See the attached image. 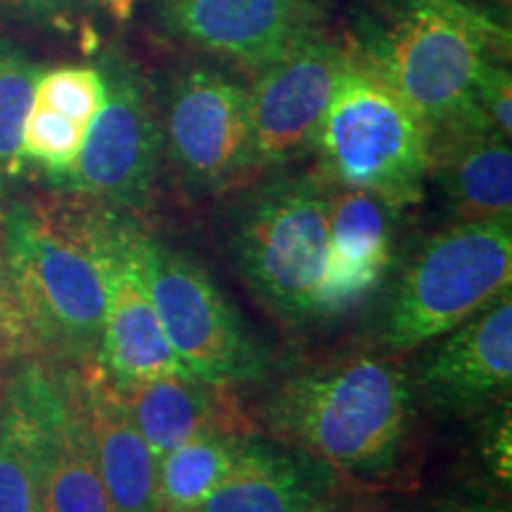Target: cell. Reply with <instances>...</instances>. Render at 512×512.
Masks as SVG:
<instances>
[{"instance_id":"9","label":"cell","mask_w":512,"mask_h":512,"mask_svg":"<svg viewBox=\"0 0 512 512\" xmlns=\"http://www.w3.org/2000/svg\"><path fill=\"white\" fill-rule=\"evenodd\" d=\"M162 147L185 183L221 192L256 174L249 88L214 67L176 76L164 102Z\"/></svg>"},{"instance_id":"15","label":"cell","mask_w":512,"mask_h":512,"mask_svg":"<svg viewBox=\"0 0 512 512\" xmlns=\"http://www.w3.org/2000/svg\"><path fill=\"white\" fill-rule=\"evenodd\" d=\"M60 366L29 356L10 363L0 389V512H31L43 489Z\"/></svg>"},{"instance_id":"22","label":"cell","mask_w":512,"mask_h":512,"mask_svg":"<svg viewBox=\"0 0 512 512\" xmlns=\"http://www.w3.org/2000/svg\"><path fill=\"white\" fill-rule=\"evenodd\" d=\"M36 62L10 41H0V195L22 174V133L34 105Z\"/></svg>"},{"instance_id":"7","label":"cell","mask_w":512,"mask_h":512,"mask_svg":"<svg viewBox=\"0 0 512 512\" xmlns=\"http://www.w3.org/2000/svg\"><path fill=\"white\" fill-rule=\"evenodd\" d=\"M143 261L159 323L190 375L235 387L268 373L266 351L200 264L147 233Z\"/></svg>"},{"instance_id":"21","label":"cell","mask_w":512,"mask_h":512,"mask_svg":"<svg viewBox=\"0 0 512 512\" xmlns=\"http://www.w3.org/2000/svg\"><path fill=\"white\" fill-rule=\"evenodd\" d=\"M252 432H209L157 458L159 512H195L238 460Z\"/></svg>"},{"instance_id":"1","label":"cell","mask_w":512,"mask_h":512,"mask_svg":"<svg viewBox=\"0 0 512 512\" xmlns=\"http://www.w3.org/2000/svg\"><path fill=\"white\" fill-rule=\"evenodd\" d=\"M0 252L36 358L91 366L107 309L95 202L22 200L3 211Z\"/></svg>"},{"instance_id":"2","label":"cell","mask_w":512,"mask_h":512,"mask_svg":"<svg viewBox=\"0 0 512 512\" xmlns=\"http://www.w3.org/2000/svg\"><path fill=\"white\" fill-rule=\"evenodd\" d=\"M411 373L377 354H349L285 377L264 406L278 444L337 475L377 479L401 463L415 418Z\"/></svg>"},{"instance_id":"26","label":"cell","mask_w":512,"mask_h":512,"mask_svg":"<svg viewBox=\"0 0 512 512\" xmlns=\"http://www.w3.org/2000/svg\"><path fill=\"white\" fill-rule=\"evenodd\" d=\"M0 356L10 363L36 356L29 332L24 328V320L17 311L15 297H12L3 252H0Z\"/></svg>"},{"instance_id":"6","label":"cell","mask_w":512,"mask_h":512,"mask_svg":"<svg viewBox=\"0 0 512 512\" xmlns=\"http://www.w3.org/2000/svg\"><path fill=\"white\" fill-rule=\"evenodd\" d=\"M242 280L290 325L320 320L328 256V183L278 178L238 209L228 235Z\"/></svg>"},{"instance_id":"11","label":"cell","mask_w":512,"mask_h":512,"mask_svg":"<svg viewBox=\"0 0 512 512\" xmlns=\"http://www.w3.org/2000/svg\"><path fill=\"white\" fill-rule=\"evenodd\" d=\"M347 60L349 46L318 27L254 74L249 88L254 171L283 169L313 150Z\"/></svg>"},{"instance_id":"3","label":"cell","mask_w":512,"mask_h":512,"mask_svg":"<svg viewBox=\"0 0 512 512\" xmlns=\"http://www.w3.org/2000/svg\"><path fill=\"white\" fill-rule=\"evenodd\" d=\"M349 43L430 128L456 126L484 69L510 60V31L463 0H358Z\"/></svg>"},{"instance_id":"14","label":"cell","mask_w":512,"mask_h":512,"mask_svg":"<svg viewBox=\"0 0 512 512\" xmlns=\"http://www.w3.org/2000/svg\"><path fill=\"white\" fill-rule=\"evenodd\" d=\"M399 211L373 192L328 185V256L320 320L344 316L387 283Z\"/></svg>"},{"instance_id":"18","label":"cell","mask_w":512,"mask_h":512,"mask_svg":"<svg viewBox=\"0 0 512 512\" xmlns=\"http://www.w3.org/2000/svg\"><path fill=\"white\" fill-rule=\"evenodd\" d=\"M83 401L95 463L114 512H159L157 458L128 413L119 389L91 363L81 366Z\"/></svg>"},{"instance_id":"8","label":"cell","mask_w":512,"mask_h":512,"mask_svg":"<svg viewBox=\"0 0 512 512\" xmlns=\"http://www.w3.org/2000/svg\"><path fill=\"white\" fill-rule=\"evenodd\" d=\"M105 102L86 131L76 166L57 190L119 211H138L150 200L159 155L162 119L150 83L121 53L100 67Z\"/></svg>"},{"instance_id":"30","label":"cell","mask_w":512,"mask_h":512,"mask_svg":"<svg viewBox=\"0 0 512 512\" xmlns=\"http://www.w3.org/2000/svg\"><path fill=\"white\" fill-rule=\"evenodd\" d=\"M31 512H48L46 503H43V489H41V496H38V501L34 503V508H31Z\"/></svg>"},{"instance_id":"32","label":"cell","mask_w":512,"mask_h":512,"mask_svg":"<svg viewBox=\"0 0 512 512\" xmlns=\"http://www.w3.org/2000/svg\"><path fill=\"white\" fill-rule=\"evenodd\" d=\"M505 3H508V0H505Z\"/></svg>"},{"instance_id":"19","label":"cell","mask_w":512,"mask_h":512,"mask_svg":"<svg viewBox=\"0 0 512 512\" xmlns=\"http://www.w3.org/2000/svg\"><path fill=\"white\" fill-rule=\"evenodd\" d=\"M430 178L453 223L512 221L510 140L472 131L434 133Z\"/></svg>"},{"instance_id":"29","label":"cell","mask_w":512,"mask_h":512,"mask_svg":"<svg viewBox=\"0 0 512 512\" xmlns=\"http://www.w3.org/2000/svg\"><path fill=\"white\" fill-rule=\"evenodd\" d=\"M425 512H510V503L479 491H458L432 501Z\"/></svg>"},{"instance_id":"5","label":"cell","mask_w":512,"mask_h":512,"mask_svg":"<svg viewBox=\"0 0 512 512\" xmlns=\"http://www.w3.org/2000/svg\"><path fill=\"white\" fill-rule=\"evenodd\" d=\"M510 285L512 221L451 223L401 264L377 337L392 351L418 349L477 316Z\"/></svg>"},{"instance_id":"20","label":"cell","mask_w":512,"mask_h":512,"mask_svg":"<svg viewBox=\"0 0 512 512\" xmlns=\"http://www.w3.org/2000/svg\"><path fill=\"white\" fill-rule=\"evenodd\" d=\"M43 503L48 512H114L95 463L81 368L76 366H60V396L43 470Z\"/></svg>"},{"instance_id":"13","label":"cell","mask_w":512,"mask_h":512,"mask_svg":"<svg viewBox=\"0 0 512 512\" xmlns=\"http://www.w3.org/2000/svg\"><path fill=\"white\" fill-rule=\"evenodd\" d=\"M164 31L256 74L318 29L316 0H152Z\"/></svg>"},{"instance_id":"24","label":"cell","mask_w":512,"mask_h":512,"mask_svg":"<svg viewBox=\"0 0 512 512\" xmlns=\"http://www.w3.org/2000/svg\"><path fill=\"white\" fill-rule=\"evenodd\" d=\"M105 93V76L98 67H57L38 74L34 105L91 126Z\"/></svg>"},{"instance_id":"28","label":"cell","mask_w":512,"mask_h":512,"mask_svg":"<svg viewBox=\"0 0 512 512\" xmlns=\"http://www.w3.org/2000/svg\"><path fill=\"white\" fill-rule=\"evenodd\" d=\"M86 3L88 0H0V12L22 22L67 24Z\"/></svg>"},{"instance_id":"23","label":"cell","mask_w":512,"mask_h":512,"mask_svg":"<svg viewBox=\"0 0 512 512\" xmlns=\"http://www.w3.org/2000/svg\"><path fill=\"white\" fill-rule=\"evenodd\" d=\"M86 131L88 126L31 105L22 133L24 166H36L57 188L64 178L72 174L76 159L81 155L83 140H86Z\"/></svg>"},{"instance_id":"31","label":"cell","mask_w":512,"mask_h":512,"mask_svg":"<svg viewBox=\"0 0 512 512\" xmlns=\"http://www.w3.org/2000/svg\"><path fill=\"white\" fill-rule=\"evenodd\" d=\"M10 366V361H5L3 356H0V389H3V382H5V368Z\"/></svg>"},{"instance_id":"10","label":"cell","mask_w":512,"mask_h":512,"mask_svg":"<svg viewBox=\"0 0 512 512\" xmlns=\"http://www.w3.org/2000/svg\"><path fill=\"white\" fill-rule=\"evenodd\" d=\"M107 309L95 366L114 384L190 375L171 349L145 278V230L128 211L95 204ZM195 377V375H192Z\"/></svg>"},{"instance_id":"27","label":"cell","mask_w":512,"mask_h":512,"mask_svg":"<svg viewBox=\"0 0 512 512\" xmlns=\"http://www.w3.org/2000/svg\"><path fill=\"white\" fill-rule=\"evenodd\" d=\"M491 422L484 434V463L505 486L512 477V425H510V403L484 415Z\"/></svg>"},{"instance_id":"25","label":"cell","mask_w":512,"mask_h":512,"mask_svg":"<svg viewBox=\"0 0 512 512\" xmlns=\"http://www.w3.org/2000/svg\"><path fill=\"white\" fill-rule=\"evenodd\" d=\"M446 131H472L510 140L512 136V79L508 62L494 60L484 69L470 105L456 126ZM441 133V131H439Z\"/></svg>"},{"instance_id":"16","label":"cell","mask_w":512,"mask_h":512,"mask_svg":"<svg viewBox=\"0 0 512 512\" xmlns=\"http://www.w3.org/2000/svg\"><path fill=\"white\" fill-rule=\"evenodd\" d=\"M337 477L297 448L249 434L226 479L195 512H335Z\"/></svg>"},{"instance_id":"17","label":"cell","mask_w":512,"mask_h":512,"mask_svg":"<svg viewBox=\"0 0 512 512\" xmlns=\"http://www.w3.org/2000/svg\"><path fill=\"white\" fill-rule=\"evenodd\" d=\"M114 387L155 458L209 432H252L230 387L200 377L164 375Z\"/></svg>"},{"instance_id":"12","label":"cell","mask_w":512,"mask_h":512,"mask_svg":"<svg viewBox=\"0 0 512 512\" xmlns=\"http://www.w3.org/2000/svg\"><path fill=\"white\" fill-rule=\"evenodd\" d=\"M432 344V342H430ZM411 384L415 399L446 418H482L512 392V294L505 292L456 330L434 339Z\"/></svg>"},{"instance_id":"4","label":"cell","mask_w":512,"mask_h":512,"mask_svg":"<svg viewBox=\"0 0 512 512\" xmlns=\"http://www.w3.org/2000/svg\"><path fill=\"white\" fill-rule=\"evenodd\" d=\"M430 145V128L349 46L347 67L313 143L320 178L373 192L403 209L425 195Z\"/></svg>"}]
</instances>
